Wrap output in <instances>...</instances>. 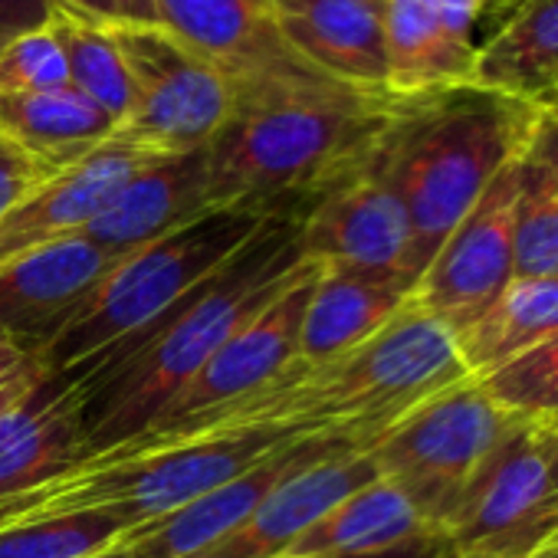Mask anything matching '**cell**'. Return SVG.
Returning <instances> with one entry per match:
<instances>
[{
	"label": "cell",
	"instance_id": "6da1fadb",
	"mask_svg": "<svg viewBox=\"0 0 558 558\" xmlns=\"http://www.w3.org/2000/svg\"><path fill=\"white\" fill-rule=\"evenodd\" d=\"M296 214H269L256 233L171 313L116 345L76 381L89 453L119 447L165 411L207 359L306 269Z\"/></svg>",
	"mask_w": 558,
	"mask_h": 558
},
{
	"label": "cell",
	"instance_id": "7a4b0ae2",
	"mask_svg": "<svg viewBox=\"0 0 558 558\" xmlns=\"http://www.w3.org/2000/svg\"><path fill=\"white\" fill-rule=\"evenodd\" d=\"M401 102L316 70L233 93L230 119L207 145L210 204L300 214L381 138Z\"/></svg>",
	"mask_w": 558,
	"mask_h": 558
},
{
	"label": "cell",
	"instance_id": "3957f363",
	"mask_svg": "<svg viewBox=\"0 0 558 558\" xmlns=\"http://www.w3.org/2000/svg\"><path fill=\"white\" fill-rule=\"evenodd\" d=\"M470 378L457 336L414 306L381 326L362 345L319 362H293L276 381L194 421L250 430H290L372 444L427 398ZM187 424V421H184Z\"/></svg>",
	"mask_w": 558,
	"mask_h": 558
},
{
	"label": "cell",
	"instance_id": "277c9868",
	"mask_svg": "<svg viewBox=\"0 0 558 558\" xmlns=\"http://www.w3.org/2000/svg\"><path fill=\"white\" fill-rule=\"evenodd\" d=\"M538 119V106L480 86L401 102L381 135V161L408 210L421 272L493 178L525 155Z\"/></svg>",
	"mask_w": 558,
	"mask_h": 558
},
{
	"label": "cell",
	"instance_id": "5b68a950",
	"mask_svg": "<svg viewBox=\"0 0 558 558\" xmlns=\"http://www.w3.org/2000/svg\"><path fill=\"white\" fill-rule=\"evenodd\" d=\"M296 437L303 434L250 430L217 421H187L168 430H148L119 447L89 453L31 493L4 499L0 525L86 509H116L142 525L197 499Z\"/></svg>",
	"mask_w": 558,
	"mask_h": 558
},
{
	"label": "cell",
	"instance_id": "8992f818",
	"mask_svg": "<svg viewBox=\"0 0 558 558\" xmlns=\"http://www.w3.org/2000/svg\"><path fill=\"white\" fill-rule=\"evenodd\" d=\"M266 217L246 207H210L181 230L122 256L47 345L44 359L53 378L76 381L106 352L155 326L217 272Z\"/></svg>",
	"mask_w": 558,
	"mask_h": 558
},
{
	"label": "cell",
	"instance_id": "52a82bcc",
	"mask_svg": "<svg viewBox=\"0 0 558 558\" xmlns=\"http://www.w3.org/2000/svg\"><path fill=\"white\" fill-rule=\"evenodd\" d=\"M129 76L116 142L171 158L204 151L230 119V83L158 24H109Z\"/></svg>",
	"mask_w": 558,
	"mask_h": 558
},
{
	"label": "cell",
	"instance_id": "ba28073f",
	"mask_svg": "<svg viewBox=\"0 0 558 558\" xmlns=\"http://www.w3.org/2000/svg\"><path fill=\"white\" fill-rule=\"evenodd\" d=\"M515 421L476 378H463L388 427L372 444V460L440 532L473 473Z\"/></svg>",
	"mask_w": 558,
	"mask_h": 558
},
{
	"label": "cell",
	"instance_id": "9c48e42d",
	"mask_svg": "<svg viewBox=\"0 0 558 558\" xmlns=\"http://www.w3.org/2000/svg\"><path fill=\"white\" fill-rule=\"evenodd\" d=\"M548 444V424L519 417L493 447L440 525L460 558H522L558 535Z\"/></svg>",
	"mask_w": 558,
	"mask_h": 558
},
{
	"label": "cell",
	"instance_id": "30bf717a",
	"mask_svg": "<svg viewBox=\"0 0 558 558\" xmlns=\"http://www.w3.org/2000/svg\"><path fill=\"white\" fill-rule=\"evenodd\" d=\"M385 135V132H381ZM303 256L319 266H345L398 276L414 290L417 253L408 210L388 181L381 138L300 207Z\"/></svg>",
	"mask_w": 558,
	"mask_h": 558
},
{
	"label": "cell",
	"instance_id": "8fae6325",
	"mask_svg": "<svg viewBox=\"0 0 558 558\" xmlns=\"http://www.w3.org/2000/svg\"><path fill=\"white\" fill-rule=\"evenodd\" d=\"M519 194V161L502 168L480 194L470 214L453 227L427 269L417 276L411 303L463 332L509 283L512 269V217Z\"/></svg>",
	"mask_w": 558,
	"mask_h": 558
},
{
	"label": "cell",
	"instance_id": "7c38bea8",
	"mask_svg": "<svg viewBox=\"0 0 558 558\" xmlns=\"http://www.w3.org/2000/svg\"><path fill=\"white\" fill-rule=\"evenodd\" d=\"M319 276V263H306V269L279 293L269 306H263L253 319H246L210 359L207 365L165 404V411L148 424V430H168L184 421L214 414L233 401L250 398L253 391L276 381L293 362L300 349V326L306 316V303ZM142 430V434H148Z\"/></svg>",
	"mask_w": 558,
	"mask_h": 558
},
{
	"label": "cell",
	"instance_id": "4fadbf2b",
	"mask_svg": "<svg viewBox=\"0 0 558 558\" xmlns=\"http://www.w3.org/2000/svg\"><path fill=\"white\" fill-rule=\"evenodd\" d=\"M345 447H362V444L349 437H323V434L279 444L276 450H269L236 476L223 480L220 486L201 493L197 499L135 525L119 538V545H125L132 558H191L210 548L214 542H220L227 532H233L287 476Z\"/></svg>",
	"mask_w": 558,
	"mask_h": 558
},
{
	"label": "cell",
	"instance_id": "5bb4252c",
	"mask_svg": "<svg viewBox=\"0 0 558 558\" xmlns=\"http://www.w3.org/2000/svg\"><path fill=\"white\" fill-rule=\"evenodd\" d=\"M151 11L158 27L230 83V93L313 73L279 37L263 0H151Z\"/></svg>",
	"mask_w": 558,
	"mask_h": 558
},
{
	"label": "cell",
	"instance_id": "9a60e30c",
	"mask_svg": "<svg viewBox=\"0 0 558 558\" xmlns=\"http://www.w3.org/2000/svg\"><path fill=\"white\" fill-rule=\"evenodd\" d=\"M122 256L93 240L66 236L0 266V336L47 352L86 293Z\"/></svg>",
	"mask_w": 558,
	"mask_h": 558
},
{
	"label": "cell",
	"instance_id": "2e32d148",
	"mask_svg": "<svg viewBox=\"0 0 558 558\" xmlns=\"http://www.w3.org/2000/svg\"><path fill=\"white\" fill-rule=\"evenodd\" d=\"M155 158L158 155L138 151L112 138L83 161L40 181L0 220V266L31 250L60 243L66 236H80L122 191V184Z\"/></svg>",
	"mask_w": 558,
	"mask_h": 558
},
{
	"label": "cell",
	"instance_id": "e0dca14e",
	"mask_svg": "<svg viewBox=\"0 0 558 558\" xmlns=\"http://www.w3.org/2000/svg\"><path fill=\"white\" fill-rule=\"evenodd\" d=\"M378 476L372 450H336L287 476L233 532L191 558H279L323 512Z\"/></svg>",
	"mask_w": 558,
	"mask_h": 558
},
{
	"label": "cell",
	"instance_id": "ac0fdd59",
	"mask_svg": "<svg viewBox=\"0 0 558 558\" xmlns=\"http://www.w3.org/2000/svg\"><path fill=\"white\" fill-rule=\"evenodd\" d=\"M287 47L329 80L388 93L385 0H266Z\"/></svg>",
	"mask_w": 558,
	"mask_h": 558
},
{
	"label": "cell",
	"instance_id": "d6986e66",
	"mask_svg": "<svg viewBox=\"0 0 558 558\" xmlns=\"http://www.w3.org/2000/svg\"><path fill=\"white\" fill-rule=\"evenodd\" d=\"M210 207L207 148L155 158L122 184V191L102 207V214L83 230V236L112 256H129L181 230Z\"/></svg>",
	"mask_w": 558,
	"mask_h": 558
},
{
	"label": "cell",
	"instance_id": "ffe728a7",
	"mask_svg": "<svg viewBox=\"0 0 558 558\" xmlns=\"http://www.w3.org/2000/svg\"><path fill=\"white\" fill-rule=\"evenodd\" d=\"M89 457L83 398L50 378L27 401L0 414V502L44 486Z\"/></svg>",
	"mask_w": 558,
	"mask_h": 558
},
{
	"label": "cell",
	"instance_id": "44dd1931",
	"mask_svg": "<svg viewBox=\"0 0 558 558\" xmlns=\"http://www.w3.org/2000/svg\"><path fill=\"white\" fill-rule=\"evenodd\" d=\"M480 44L463 34L437 0H385L388 93L417 99L473 86Z\"/></svg>",
	"mask_w": 558,
	"mask_h": 558
},
{
	"label": "cell",
	"instance_id": "7402d4cb",
	"mask_svg": "<svg viewBox=\"0 0 558 558\" xmlns=\"http://www.w3.org/2000/svg\"><path fill=\"white\" fill-rule=\"evenodd\" d=\"M408 300L411 287L398 276L319 266L300 326L296 359L306 365H319L362 345L381 326H388Z\"/></svg>",
	"mask_w": 558,
	"mask_h": 558
},
{
	"label": "cell",
	"instance_id": "603a6c76",
	"mask_svg": "<svg viewBox=\"0 0 558 558\" xmlns=\"http://www.w3.org/2000/svg\"><path fill=\"white\" fill-rule=\"evenodd\" d=\"M116 119L73 86L0 99V142L17 148L40 171L57 174L116 135Z\"/></svg>",
	"mask_w": 558,
	"mask_h": 558
},
{
	"label": "cell",
	"instance_id": "cb8c5ba5",
	"mask_svg": "<svg viewBox=\"0 0 558 558\" xmlns=\"http://www.w3.org/2000/svg\"><path fill=\"white\" fill-rule=\"evenodd\" d=\"M427 535L440 532L398 483L378 476L323 512L279 558L375 555Z\"/></svg>",
	"mask_w": 558,
	"mask_h": 558
},
{
	"label": "cell",
	"instance_id": "d4e9b609",
	"mask_svg": "<svg viewBox=\"0 0 558 558\" xmlns=\"http://www.w3.org/2000/svg\"><path fill=\"white\" fill-rule=\"evenodd\" d=\"M473 86L538 109L558 99V0H522L480 47Z\"/></svg>",
	"mask_w": 558,
	"mask_h": 558
},
{
	"label": "cell",
	"instance_id": "484cf974",
	"mask_svg": "<svg viewBox=\"0 0 558 558\" xmlns=\"http://www.w3.org/2000/svg\"><path fill=\"white\" fill-rule=\"evenodd\" d=\"M558 332V276H515L463 329L457 345L470 378H486Z\"/></svg>",
	"mask_w": 558,
	"mask_h": 558
},
{
	"label": "cell",
	"instance_id": "4316f807",
	"mask_svg": "<svg viewBox=\"0 0 558 558\" xmlns=\"http://www.w3.org/2000/svg\"><path fill=\"white\" fill-rule=\"evenodd\" d=\"M50 31L63 47L70 86L89 96L116 122H122L129 109V76L112 27L60 4V11L50 21Z\"/></svg>",
	"mask_w": 558,
	"mask_h": 558
},
{
	"label": "cell",
	"instance_id": "83f0119b",
	"mask_svg": "<svg viewBox=\"0 0 558 558\" xmlns=\"http://www.w3.org/2000/svg\"><path fill=\"white\" fill-rule=\"evenodd\" d=\"M135 522L116 509L63 512L0 525V558H86L116 545Z\"/></svg>",
	"mask_w": 558,
	"mask_h": 558
},
{
	"label": "cell",
	"instance_id": "f1b7e54d",
	"mask_svg": "<svg viewBox=\"0 0 558 558\" xmlns=\"http://www.w3.org/2000/svg\"><path fill=\"white\" fill-rule=\"evenodd\" d=\"M512 269L515 276H558V181L525 155L519 158Z\"/></svg>",
	"mask_w": 558,
	"mask_h": 558
},
{
	"label": "cell",
	"instance_id": "f546056e",
	"mask_svg": "<svg viewBox=\"0 0 558 558\" xmlns=\"http://www.w3.org/2000/svg\"><path fill=\"white\" fill-rule=\"evenodd\" d=\"M476 381L512 417L558 424V332Z\"/></svg>",
	"mask_w": 558,
	"mask_h": 558
},
{
	"label": "cell",
	"instance_id": "4dcf8cb0",
	"mask_svg": "<svg viewBox=\"0 0 558 558\" xmlns=\"http://www.w3.org/2000/svg\"><path fill=\"white\" fill-rule=\"evenodd\" d=\"M63 86H70L66 57L50 24L34 34H24L0 53V99L37 96Z\"/></svg>",
	"mask_w": 558,
	"mask_h": 558
},
{
	"label": "cell",
	"instance_id": "1f68e13d",
	"mask_svg": "<svg viewBox=\"0 0 558 558\" xmlns=\"http://www.w3.org/2000/svg\"><path fill=\"white\" fill-rule=\"evenodd\" d=\"M47 178L50 174L40 171L34 161H27L17 148L0 142V220H4Z\"/></svg>",
	"mask_w": 558,
	"mask_h": 558
},
{
	"label": "cell",
	"instance_id": "d6a6232c",
	"mask_svg": "<svg viewBox=\"0 0 558 558\" xmlns=\"http://www.w3.org/2000/svg\"><path fill=\"white\" fill-rule=\"evenodd\" d=\"M57 11V0H0V53L24 34L47 27Z\"/></svg>",
	"mask_w": 558,
	"mask_h": 558
},
{
	"label": "cell",
	"instance_id": "836d02e7",
	"mask_svg": "<svg viewBox=\"0 0 558 558\" xmlns=\"http://www.w3.org/2000/svg\"><path fill=\"white\" fill-rule=\"evenodd\" d=\"M57 4L102 24H155L151 0H57Z\"/></svg>",
	"mask_w": 558,
	"mask_h": 558
},
{
	"label": "cell",
	"instance_id": "e575fe53",
	"mask_svg": "<svg viewBox=\"0 0 558 558\" xmlns=\"http://www.w3.org/2000/svg\"><path fill=\"white\" fill-rule=\"evenodd\" d=\"M525 158L542 165L555 181H558V112H545L525 145Z\"/></svg>",
	"mask_w": 558,
	"mask_h": 558
},
{
	"label": "cell",
	"instance_id": "d590c367",
	"mask_svg": "<svg viewBox=\"0 0 558 558\" xmlns=\"http://www.w3.org/2000/svg\"><path fill=\"white\" fill-rule=\"evenodd\" d=\"M44 365H47L44 352L27 349V345L14 342V339H8V336H0V385L11 381V378H17V375H24V372H31V368H44ZM47 368H50V365H47Z\"/></svg>",
	"mask_w": 558,
	"mask_h": 558
},
{
	"label": "cell",
	"instance_id": "8d00e7d4",
	"mask_svg": "<svg viewBox=\"0 0 558 558\" xmlns=\"http://www.w3.org/2000/svg\"><path fill=\"white\" fill-rule=\"evenodd\" d=\"M457 551L450 548V542L444 535H427L388 551H375V555H323V558H453Z\"/></svg>",
	"mask_w": 558,
	"mask_h": 558
},
{
	"label": "cell",
	"instance_id": "74e56055",
	"mask_svg": "<svg viewBox=\"0 0 558 558\" xmlns=\"http://www.w3.org/2000/svg\"><path fill=\"white\" fill-rule=\"evenodd\" d=\"M50 378H53V372L44 365V368H31V372L17 375V378H11V381H4V385H0V414L11 411V408L21 404V401H27V398H31L34 391H40Z\"/></svg>",
	"mask_w": 558,
	"mask_h": 558
},
{
	"label": "cell",
	"instance_id": "f35d334b",
	"mask_svg": "<svg viewBox=\"0 0 558 558\" xmlns=\"http://www.w3.org/2000/svg\"><path fill=\"white\" fill-rule=\"evenodd\" d=\"M551 427V444H548V476H551V493L558 499V424H548Z\"/></svg>",
	"mask_w": 558,
	"mask_h": 558
},
{
	"label": "cell",
	"instance_id": "ab89813d",
	"mask_svg": "<svg viewBox=\"0 0 558 558\" xmlns=\"http://www.w3.org/2000/svg\"><path fill=\"white\" fill-rule=\"evenodd\" d=\"M86 558H132V551L125 548V545H109V548H102V551H96V555H86Z\"/></svg>",
	"mask_w": 558,
	"mask_h": 558
},
{
	"label": "cell",
	"instance_id": "60d3db41",
	"mask_svg": "<svg viewBox=\"0 0 558 558\" xmlns=\"http://www.w3.org/2000/svg\"><path fill=\"white\" fill-rule=\"evenodd\" d=\"M522 558H558V535H555L551 542H545L542 548H535V551L522 555Z\"/></svg>",
	"mask_w": 558,
	"mask_h": 558
},
{
	"label": "cell",
	"instance_id": "b9f144b4",
	"mask_svg": "<svg viewBox=\"0 0 558 558\" xmlns=\"http://www.w3.org/2000/svg\"><path fill=\"white\" fill-rule=\"evenodd\" d=\"M545 112H558V99H555V102H551V106H548Z\"/></svg>",
	"mask_w": 558,
	"mask_h": 558
},
{
	"label": "cell",
	"instance_id": "7bdbcfd3",
	"mask_svg": "<svg viewBox=\"0 0 558 558\" xmlns=\"http://www.w3.org/2000/svg\"><path fill=\"white\" fill-rule=\"evenodd\" d=\"M453 558H460V555H453Z\"/></svg>",
	"mask_w": 558,
	"mask_h": 558
},
{
	"label": "cell",
	"instance_id": "ee69618b",
	"mask_svg": "<svg viewBox=\"0 0 558 558\" xmlns=\"http://www.w3.org/2000/svg\"><path fill=\"white\" fill-rule=\"evenodd\" d=\"M263 4H266V0H263Z\"/></svg>",
	"mask_w": 558,
	"mask_h": 558
}]
</instances>
